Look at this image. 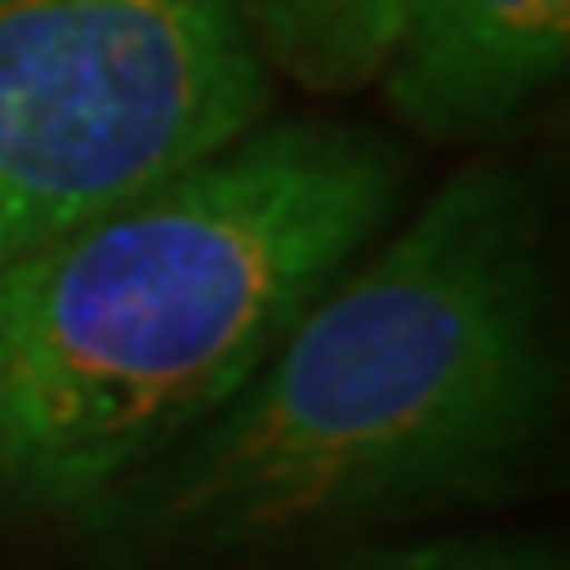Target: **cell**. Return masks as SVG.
<instances>
[{
    "label": "cell",
    "mask_w": 570,
    "mask_h": 570,
    "mask_svg": "<svg viewBox=\"0 0 570 570\" xmlns=\"http://www.w3.org/2000/svg\"><path fill=\"white\" fill-rule=\"evenodd\" d=\"M560 360L529 190L460 169L354 254L217 417L138 475L175 554H238L508 481L550 428Z\"/></svg>",
    "instance_id": "6da1fadb"
},
{
    "label": "cell",
    "mask_w": 570,
    "mask_h": 570,
    "mask_svg": "<svg viewBox=\"0 0 570 570\" xmlns=\"http://www.w3.org/2000/svg\"><path fill=\"white\" fill-rule=\"evenodd\" d=\"M391 206L386 142L259 122L0 265V497L106 512L254 381Z\"/></svg>",
    "instance_id": "7a4b0ae2"
},
{
    "label": "cell",
    "mask_w": 570,
    "mask_h": 570,
    "mask_svg": "<svg viewBox=\"0 0 570 570\" xmlns=\"http://www.w3.org/2000/svg\"><path fill=\"white\" fill-rule=\"evenodd\" d=\"M269 63L238 0H0V265L238 142Z\"/></svg>",
    "instance_id": "3957f363"
},
{
    "label": "cell",
    "mask_w": 570,
    "mask_h": 570,
    "mask_svg": "<svg viewBox=\"0 0 570 570\" xmlns=\"http://www.w3.org/2000/svg\"><path fill=\"white\" fill-rule=\"evenodd\" d=\"M566 59L570 0H407L375 80L412 132L475 142L544 101Z\"/></svg>",
    "instance_id": "277c9868"
},
{
    "label": "cell",
    "mask_w": 570,
    "mask_h": 570,
    "mask_svg": "<svg viewBox=\"0 0 570 570\" xmlns=\"http://www.w3.org/2000/svg\"><path fill=\"white\" fill-rule=\"evenodd\" d=\"M269 69L306 90H360L381 75L407 0H238Z\"/></svg>",
    "instance_id": "5b68a950"
},
{
    "label": "cell",
    "mask_w": 570,
    "mask_h": 570,
    "mask_svg": "<svg viewBox=\"0 0 570 570\" xmlns=\"http://www.w3.org/2000/svg\"><path fill=\"white\" fill-rule=\"evenodd\" d=\"M338 570H566L544 539H428L407 550L360 554Z\"/></svg>",
    "instance_id": "8992f818"
}]
</instances>
